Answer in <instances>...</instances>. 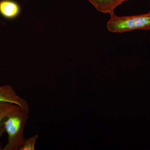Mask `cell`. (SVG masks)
Returning a JSON list of instances; mask_svg holds the SVG:
<instances>
[{
  "instance_id": "cell-1",
  "label": "cell",
  "mask_w": 150,
  "mask_h": 150,
  "mask_svg": "<svg viewBox=\"0 0 150 150\" xmlns=\"http://www.w3.org/2000/svg\"><path fill=\"white\" fill-rule=\"evenodd\" d=\"M28 113L21 109L11 113L5 118L2 125L8 135L6 144L3 150H19L25 141V129Z\"/></svg>"
},
{
  "instance_id": "cell-2",
  "label": "cell",
  "mask_w": 150,
  "mask_h": 150,
  "mask_svg": "<svg viewBox=\"0 0 150 150\" xmlns=\"http://www.w3.org/2000/svg\"><path fill=\"white\" fill-rule=\"evenodd\" d=\"M107 29L114 33H123L137 30H150V11L147 13L118 16L114 14L107 23Z\"/></svg>"
},
{
  "instance_id": "cell-3",
  "label": "cell",
  "mask_w": 150,
  "mask_h": 150,
  "mask_svg": "<svg viewBox=\"0 0 150 150\" xmlns=\"http://www.w3.org/2000/svg\"><path fill=\"white\" fill-rule=\"evenodd\" d=\"M9 103L16 104L29 114V104L24 98L17 94L13 88L10 85L0 86V102Z\"/></svg>"
},
{
  "instance_id": "cell-4",
  "label": "cell",
  "mask_w": 150,
  "mask_h": 150,
  "mask_svg": "<svg viewBox=\"0 0 150 150\" xmlns=\"http://www.w3.org/2000/svg\"><path fill=\"white\" fill-rule=\"evenodd\" d=\"M21 12L19 4L13 0L0 1V14L6 19L12 20L18 17Z\"/></svg>"
},
{
  "instance_id": "cell-5",
  "label": "cell",
  "mask_w": 150,
  "mask_h": 150,
  "mask_svg": "<svg viewBox=\"0 0 150 150\" xmlns=\"http://www.w3.org/2000/svg\"><path fill=\"white\" fill-rule=\"evenodd\" d=\"M98 11L104 13L114 14L118 6L117 0H88Z\"/></svg>"
},
{
  "instance_id": "cell-6",
  "label": "cell",
  "mask_w": 150,
  "mask_h": 150,
  "mask_svg": "<svg viewBox=\"0 0 150 150\" xmlns=\"http://www.w3.org/2000/svg\"><path fill=\"white\" fill-rule=\"evenodd\" d=\"M21 109H22L16 105L9 103L0 102V127L6 117L11 113Z\"/></svg>"
},
{
  "instance_id": "cell-7",
  "label": "cell",
  "mask_w": 150,
  "mask_h": 150,
  "mask_svg": "<svg viewBox=\"0 0 150 150\" xmlns=\"http://www.w3.org/2000/svg\"><path fill=\"white\" fill-rule=\"evenodd\" d=\"M38 136L35 134L34 136L25 139L23 145L19 150H34L36 141L38 139Z\"/></svg>"
},
{
  "instance_id": "cell-8",
  "label": "cell",
  "mask_w": 150,
  "mask_h": 150,
  "mask_svg": "<svg viewBox=\"0 0 150 150\" xmlns=\"http://www.w3.org/2000/svg\"><path fill=\"white\" fill-rule=\"evenodd\" d=\"M6 132L5 129L4 128L3 125L0 127V138L3 136V134H4ZM0 150H3V148L0 147Z\"/></svg>"
},
{
  "instance_id": "cell-9",
  "label": "cell",
  "mask_w": 150,
  "mask_h": 150,
  "mask_svg": "<svg viewBox=\"0 0 150 150\" xmlns=\"http://www.w3.org/2000/svg\"><path fill=\"white\" fill-rule=\"evenodd\" d=\"M127 1H128V0H117V5L118 6H119L122 3Z\"/></svg>"
},
{
  "instance_id": "cell-10",
  "label": "cell",
  "mask_w": 150,
  "mask_h": 150,
  "mask_svg": "<svg viewBox=\"0 0 150 150\" xmlns=\"http://www.w3.org/2000/svg\"></svg>"
}]
</instances>
